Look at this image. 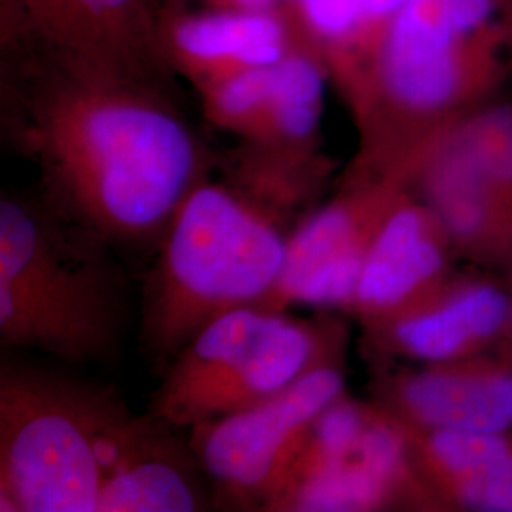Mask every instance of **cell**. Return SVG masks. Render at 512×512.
Masks as SVG:
<instances>
[{
  "mask_svg": "<svg viewBox=\"0 0 512 512\" xmlns=\"http://www.w3.org/2000/svg\"><path fill=\"white\" fill-rule=\"evenodd\" d=\"M421 478L431 492L442 494L465 478L497 475L512 480L511 433L423 431L404 423Z\"/></svg>",
  "mask_w": 512,
  "mask_h": 512,
  "instance_id": "cell-17",
  "label": "cell"
},
{
  "mask_svg": "<svg viewBox=\"0 0 512 512\" xmlns=\"http://www.w3.org/2000/svg\"><path fill=\"white\" fill-rule=\"evenodd\" d=\"M406 186L404 177H351L336 198L315 207L289 236L272 310L349 311L366 253Z\"/></svg>",
  "mask_w": 512,
  "mask_h": 512,
  "instance_id": "cell-8",
  "label": "cell"
},
{
  "mask_svg": "<svg viewBox=\"0 0 512 512\" xmlns=\"http://www.w3.org/2000/svg\"><path fill=\"white\" fill-rule=\"evenodd\" d=\"M165 54L190 74L200 90L230 74L274 67L291 50L283 19L268 12L184 16L162 25Z\"/></svg>",
  "mask_w": 512,
  "mask_h": 512,
  "instance_id": "cell-15",
  "label": "cell"
},
{
  "mask_svg": "<svg viewBox=\"0 0 512 512\" xmlns=\"http://www.w3.org/2000/svg\"><path fill=\"white\" fill-rule=\"evenodd\" d=\"M133 418L112 393L4 359L0 511H99L107 469Z\"/></svg>",
  "mask_w": 512,
  "mask_h": 512,
  "instance_id": "cell-5",
  "label": "cell"
},
{
  "mask_svg": "<svg viewBox=\"0 0 512 512\" xmlns=\"http://www.w3.org/2000/svg\"><path fill=\"white\" fill-rule=\"evenodd\" d=\"M344 342L346 330L332 319H296L260 306L228 311L169 361L150 414L173 429L234 414L342 359Z\"/></svg>",
  "mask_w": 512,
  "mask_h": 512,
  "instance_id": "cell-6",
  "label": "cell"
},
{
  "mask_svg": "<svg viewBox=\"0 0 512 512\" xmlns=\"http://www.w3.org/2000/svg\"><path fill=\"white\" fill-rule=\"evenodd\" d=\"M380 406L408 427L512 431V365L475 357L423 365L387 378Z\"/></svg>",
  "mask_w": 512,
  "mask_h": 512,
  "instance_id": "cell-11",
  "label": "cell"
},
{
  "mask_svg": "<svg viewBox=\"0 0 512 512\" xmlns=\"http://www.w3.org/2000/svg\"><path fill=\"white\" fill-rule=\"evenodd\" d=\"M277 65V63H275ZM274 92V67L245 69L203 88L205 110L219 128L251 139L260 128Z\"/></svg>",
  "mask_w": 512,
  "mask_h": 512,
  "instance_id": "cell-19",
  "label": "cell"
},
{
  "mask_svg": "<svg viewBox=\"0 0 512 512\" xmlns=\"http://www.w3.org/2000/svg\"><path fill=\"white\" fill-rule=\"evenodd\" d=\"M408 0H359L363 16H365L368 37L372 42V50L376 48L378 40L384 35L385 27L395 18ZM372 54V52H370Z\"/></svg>",
  "mask_w": 512,
  "mask_h": 512,
  "instance_id": "cell-21",
  "label": "cell"
},
{
  "mask_svg": "<svg viewBox=\"0 0 512 512\" xmlns=\"http://www.w3.org/2000/svg\"><path fill=\"white\" fill-rule=\"evenodd\" d=\"M442 497L463 509L480 512H512V480L486 475L465 478L442 490Z\"/></svg>",
  "mask_w": 512,
  "mask_h": 512,
  "instance_id": "cell-20",
  "label": "cell"
},
{
  "mask_svg": "<svg viewBox=\"0 0 512 512\" xmlns=\"http://www.w3.org/2000/svg\"><path fill=\"white\" fill-rule=\"evenodd\" d=\"M408 186L433 209L454 247L484 260L512 256L511 198L476 169L446 131L425 148Z\"/></svg>",
  "mask_w": 512,
  "mask_h": 512,
  "instance_id": "cell-14",
  "label": "cell"
},
{
  "mask_svg": "<svg viewBox=\"0 0 512 512\" xmlns=\"http://www.w3.org/2000/svg\"><path fill=\"white\" fill-rule=\"evenodd\" d=\"M346 393L344 365L336 359L266 401L192 427L190 446L215 501L266 511L311 423Z\"/></svg>",
  "mask_w": 512,
  "mask_h": 512,
  "instance_id": "cell-7",
  "label": "cell"
},
{
  "mask_svg": "<svg viewBox=\"0 0 512 512\" xmlns=\"http://www.w3.org/2000/svg\"><path fill=\"white\" fill-rule=\"evenodd\" d=\"M289 236L230 184H196L169 220L148 277L141 319L148 353L171 361L220 315L272 310Z\"/></svg>",
  "mask_w": 512,
  "mask_h": 512,
  "instance_id": "cell-4",
  "label": "cell"
},
{
  "mask_svg": "<svg viewBox=\"0 0 512 512\" xmlns=\"http://www.w3.org/2000/svg\"><path fill=\"white\" fill-rule=\"evenodd\" d=\"M154 414L135 416L110 461L97 512H196L215 501L192 446Z\"/></svg>",
  "mask_w": 512,
  "mask_h": 512,
  "instance_id": "cell-13",
  "label": "cell"
},
{
  "mask_svg": "<svg viewBox=\"0 0 512 512\" xmlns=\"http://www.w3.org/2000/svg\"><path fill=\"white\" fill-rule=\"evenodd\" d=\"M327 71L323 59L302 50H291L274 65L272 101L247 147L277 156L319 158Z\"/></svg>",
  "mask_w": 512,
  "mask_h": 512,
  "instance_id": "cell-16",
  "label": "cell"
},
{
  "mask_svg": "<svg viewBox=\"0 0 512 512\" xmlns=\"http://www.w3.org/2000/svg\"><path fill=\"white\" fill-rule=\"evenodd\" d=\"M164 80L78 73L37 55L4 78V129L37 165L40 196L112 249L160 243L207 179V156Z\"/></svg>",
  "mask_w": 512,
  "mask_h": 512,
  "instance_id": "cell-1",
  "label": "cell"
},
{
  "mask_svg": "<svg viewBox=\"0 0 512 512\" xmlns=\"http://www.w3.org/2000/svg\"><path fill=\"white\" fill-rule=\"evenodd\" d=\"M511 71L512 0H408L346 95L361 129L351 177L408 179Z\"/></svg>",
  "mask_w": 512,
  "mask_h": 512,
  "instance_id": "cell-2",
  "label": "cell"
},
{
  "mask_svg": "<svg viewBox=\"0 0 512 512\" xmlns=\"http://www.w3.org/2000/svg\"><path fill=\"white\" fill-rule=\"evenodd\" d=\"M503 336H511L512 340V304L511 311H509V321H507V329H505V334Z\"/></svg>",
  "mask_w": 512,
  "mask_h": 512,
  "instance_id": "cell-23",
  "label": "cell"
},
{
  "mask_svg": "<svg viewBox=\"0 0 512 512\" xmlns=\"http://www.w3.org/2000/svg\"><path fill=\"white\" fill-rule=\"evenodd\" d=\"M217 10L232 12H268L274 8L275 0H209Z\"/></svg>",
  "mask_w": 512,
  "mask_h": 512,
  "instance_id": "cell-22",
  "label": "cell"
},
{
  "mask_svg": "<svg viewBox=\"0 0 512 512\" xmlns=\"http://www.w3.org/2000/svg\"><path fill=\"white\" fill-rule=\"evenodd\" d=\"M446 133L476 169L512 200V103H484Z\"/></svg>",
  "mask_w": 512,
  "mask_h": 512,
  "instance_id": "cell-18",
  "label": "cell"
},
{
  "mask_svg": "<svg viewBox=\"0 0 512 512\" xmlns=\"http://www.w3.org/2000/svg\"><path fill=\"white\" fill-rule=\"evenodd\" d=\"M452 249L439 217L406 186L366 253L349 313L372 327L439 293L452 281Z\"/></svg>",
  "mask_w": 512,
  "mask_h": 512,
  "instance_id": "cell-10",
  "label": "cell"
},
{
  "mask_svg": "<svg viewBox=\"0 0 512 512\" xmlns=\"http://www.w3.org/2000/svg\"><path fill=\"white\" fill-rule=\"evenodd\" d=\"M512 296L488 281H448L439 293L366 327L374 348L423 365L471 359L507 329Z\"/></svg>",
  "mask_w": 512,
  "mask_h": 512,
  "instance_id": "cell-12",
  "label": "cell"
},
{
  "mask_svg": "<svg viewBox=\"0 0 512 512\" xmlns=\"http://www.w3.org/2000/svg\"><path fill=\"white\" fill-rule=\"evenodd\" d=\"M109 243L40 194L0 200V342L67 363H105L122 348L126 294Z\"/></svg>",
  "mask_w": 512,
  "mask_h": 512,
  "instance_id": "cell-3",
  "label": "cell"
},
{
  "mask_svg": "<svg viewBox=\"0 0 512 512\" xmlns=\"http://www.w3.org/2000/svg\"><path fill=\"white\" fill-rule=\"evenodd\" d=\"M33 54L78 73L165 78L160 19L148 0H10Z\"/></svg>",
  "mask_w": 512,
  "mask_h": 512,
  "instance_id": "cell-9",
  "label": "cell"
}]
</instances>
